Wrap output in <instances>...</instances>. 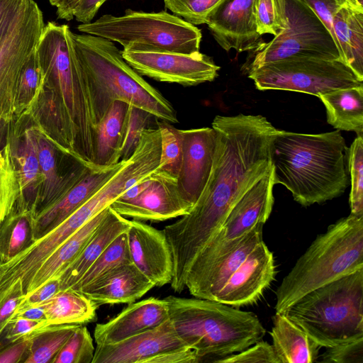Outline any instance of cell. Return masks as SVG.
<instances>
[{
    "label": "cell",
    "mask_w": 363,
    "mask_h": 363,
    "mask_svg": "<svg viewBox=\"0 0 363 363\" xmlns=\"http://www.w3.org/2000/svg\"><path fill=\"white\" fill-rule=\"evenodd\" d=\"M213 165L199 198L186 215L162 230L174 272L186 276L242 196L272 168L270 145L277 132L261 115L216 116Z\"/></svg>",
    "instance_id": "1"
},
{
    "label": "cell",
    "mask_w": 363,
    "mask_h": 363,
    "mask_svg": "<svg viewBox=\"0 0 363 363\" xmlns=\"http://www.w3.org/2000/svg\"><path fill=\"white\" fill-rule=\"evenodd\" d=\"M72 33L66 24L45 26L36 48L43 86L26 116L57 150L94 168L95 127Z\"/></svg>",
    "instance_id": "2"
},
{
    "label": "cell",
    "mask_w": 363,
    "mask_h": 363,
    "mask_svg": "<svg viewBox=\"0 0 363 363\" xmlns=\"http://www.w3.org/2000/svg\"><path fill=\"white\" fill-rule=\"evenodd\" d=\"M347 147L340 130L307 134L278 130L270 145L275 184L304 207L341 196L350 184Z\"/></svg>",
    "instance_id": "3"
},
{
    "label": "cell",
    "mask_w": 363,
    "mask_h": 363,
    "mask_svg": "<svg viewBox=\"0 0 363 363\" xmlns=\"http://www.w3.org/2000/svg\"><path fill=\"white\" fill-rule=\"evenodd\" d=\"M72 38L86 80L95 128L115 101L147 111L160 121L178 122L172 104L126 62L113 41L86 33H72Z\"/></svg>",
    "instance_id": "4"
},
{
    "label": "cell",
    "mask_w": 363,
    "mask_h": 363,
    "mask_svg": "<svg viewBox=\"0 0 363 363\" xmlns=\"http://www.w3.org/2000/svg\"><path fill=\"white\" fill-rule=\"evenodd\" d=\"M169 318L197 363L214 362L262 340L266 330L258 317L216 301L169 296Z\"/></svg>",
    "instance_id": "5"
},
{
    "label": "cell",
    "mask_w": 363,
    "mask_h": 363,
    "mask_svg": "<svg viewBox=\"0 0 363 363\" xmlns=\"http://www.w3.org/2000/svg\"><path fill=\"white\" fill-rule=\"evenodd\" d=\"M363 268V216L339 219L318 235L276 291V313L332 281Z\"/></svg>",
    "instance_id": "6"
},
{
    "label": "cell",
    "mask_w": 363,
    "mask_h": 363,
    "mask_svg": "<svg viewBox=\"0 0 363 363\" xmlns=\"http://www.w3.org/2000/svg\"><path fill=\"white\" fill-rule=\"evenodd\" d=\"M283 313L320 347L363 337V268L311 291Z\"/></svg>",
    "instance_id": "7"
},
{
    "label": "cell",
    "mask_w": 363,
    "mask_h": 363,
    "mask_svg": "<svg viewBox=\"0 0 363 363\" xmlns=\"http://www.w3.org/2000/svg\"><path fill=\"white\" fill-rule=\"evenodd\" d=\"M77 28L82 33L116 42L125 51L192 54L199 52L202 38L196 26L164 11L126 9L123 16L105 14Z\"/></svg>",
    "instance_id": "8"
},
{
    "label": "cell",
    "mask_w": 363,
    "mask_h": 363,
    "mask_svg": "<svg viewBox=\"0 0 363 363\" xmlns=\"http://www.w3.org/2000/svg\"><path fill=\"white\" fill-rule=\"evenodd\" d=\"M280 30L252 52L244 73L293 57L340 60L331 35L302 0H274Z\"/></svg>",
    "instance_id": "9"
},
{
    "label": "cell",
    "mask_w": 363,
    "mask_h": 363,
    "mask_svg": "<svg viewBox=\"0 0 363 363\" xmlns=\"http://www.w3.org/2000/svg\"><path fill=\"white\" fill-rule=\"evenodd\" d=\"M272 169L237 201L223 223L191 264L186 279L191 294L210 271L259 223H265L274 206Z\"/></svg>",
    "instance_id": "10"
},
{
    "label": "cell",
    "mask_w": 363,
    "mask_h": 363,
    "mask_svg": "<svg viewBox=\"0 0 363 363\" xmlns=\"http://www.w3.org/2000/svg\"><path fill=\"white\" fill-rule=\"evenodd\" d=\"M247 75L261 91H291L318 97L331 90L363 85L340 60L318 57H289L262 65Z\"/></svg>",
    "instance_id": "11"
},
{
    "label": "cell",
    "mask_w": 363,
    "mask_h": 363,
    "mask_svg": "<svg viewBox=\"0 0 363 363\" xmlns=\"http://www.w3.org/2000/svg\"><path fill=\"white\" fill-rule=\"evenodd\" d=\"M92 363H197V357L169 318L117 343L96 345Z\"/></svg>",
    "instance_id": "12"
},
{
    "label": "cell",
    "mask_w": 363,
    "mask_h": 363,
    "mask_svg": "<svg viewBox=\"0 0 363 363\" xmlns=\"http://www.w3.org/2000/svg\"><path fill=\"white\" fill-rule=\"evenodd\" d=\"M45 26L43 13L35 2L19 26L0 45V118L4 123L16 118L18 80Z\"/></svg>",
    "instance_id": "13"
},
{
    "label": "cell",
    "mask_w": 363,
    "mask_h": 363,
    "mask_svg": "<svg viewBox=\"0 0 363 363\" xmlns=\"http://www.w3.org/2000/svg\"><path fill=\"white\" fill-rule=\"evenodd\" d=\"M126 62L140 75L184 86L213 81L220 67L200 51L192 54L172 52L122 50Z\"/></svg>",
    "instance_id": "14"
},
{
    "label": "cell",
    "mask_w": 363,
    "mask_h": 363,
    "mask_svg": "<svg viewBox=\"0 0 363 363\" xmlns=\"http://www.w3.org/2000/svg\"><path fill=\"white\" fill-rule=\"evenodd\" d=\"M109 206L123 217L153 222L182 216L191 208L179 194L177 178L157 170L140 194L128 200L116 199Z\"/></svg>",
    "instance_id": "15"
},
{
    "label": "cell",
    "mask_w": 363,
    "mask_h": 363,
    "mask_svg": "<svg viewBox=\"0 0 363 363\" xmlns=\"http://www.w3.org/2000/svg\"><path fill=\"white\" fill-rule=\"evenodd\" d=\"M274 256L262 240L246 257L213 298L233 307L256 303L275 279Z\"/></svg>",
    "instance_id": "16"
},
{
    "label": "cell",
    "mask_w": 363,
    "mask_h": 363,
    "mask_svg": "<svg viewBox=\"0 0 363 363\" xmlns=\"http://www.w3.org/2000/svg\"><path fill=\"white\" fill-rule=\"evenodd\" d=\"M182 158L177 177L182 198L192 206L208 179L214 157L216 134L211 127L182 130Z\"/></svg>",
    "instance_id": "17"
},
{
    "label": "cell",
    "mask_w": 363,
    "mask_h": 363,
    "mask_svg": "<svg viewBox=\"0 0 363 363\" xmlns=\"http://www.w3.org/2000/svg\"><path fill=\"white\" fill-rule=\"evenodd\" d=\"M131 262L154 284H170L173 260L163 230L137 220H129L126 230Z\"/></svg>",
    "instance_id": "18"
},
{
    "label": "cell",
    "mask_w": 363,
    "mask_h": 363,
    "mask_svg": "<svg viewBox=\"0 0 363 363\" xmlns=\"http://www.w3.org/2000/svg\"><path fill=\"white\" fill-rule=\"evenodd\" d=\"M255 0H226L206 24L217 43L225 51H253L264 42L257 30Z\"/></svg>",
    "instance_id": "19"
},
{
    "label": "cell",
    "mask_w": 363,
    "mask_h": 363,
    "mask_svg": "<svg viewBox=\"0 0 363 363\" xmlns=\"http://www.w3.org/2000/svg\"><path fill=\"white\" fill-rule=\"evenodd\" d=\"M169 319L164 298L149 297L129 303L116 317L95 327L96 345H111L157 327Z\"/></svg>",
    "instance_id": "20"
},
{
    "label": "cell",
    "mask_w": 363,
    "mask_h": 363,
    "mask_svg": "<svg viewBox=\"0 0 363 363\" xmlns=\"http://www.w3.org/2000/svg\"><path fill=\"white\" fill-rule=\"evenodd\" d=\"M121 160L107 167L91 168L62 197L38 212L34 216V240L52 230L96 193L126 163Z\"/></svg>",
    "instance_id": "21"
},
{
    "label": "cell",
    "mask_w": 363,
    "mask_h": 363,
    "mask_svg": "<svg viewBox=\"0 0 363 363\" xmlns=\"http://www.w3.org/2000/svg\"><path fill=\"white\" fill-rule=\"evenodd\" d=\"M155 287L133 262L122 264L85 289L82 293L103 304L131 303Z\"/></svg>",
    "instance_id": "22"
},
{
    "label": "cell",
    "mask_w": 363,
    "mask_h": 363,
    "mask_svg": "<svg viewBox=\"0 0 363 363\" xmlns=\"http://www.w3.org/2000/svg\"><path fill=\"white\" fill-rule=\"evenodd\" d=\"M333 29L340 60L363 81V4L346 0L333 15Z\"/></svg>",
    "instance_id": "23"
},
{
    "label": "cell",
    "mask_w": 363,
    "mask_h": 363,
    "mask_svg": "<svg viewBox=\"0 0 363 363\" xmlns=\"http://www.w3.org/2000/svg\"><path fill=\"white\" fill-rule=\"evenodd\" d=\"M129 220L108 206L104 218L79 255L60 272V289L72 287L106 248L128 230Z\"/></svg>",
    "instance_id": "24"
},
{
    "label": "cell",
    "mask_w": 363,
    "mask_h": 363,
    "mask_svg": "<svg viewBox=\"0 0 363 363\" xmlns=\"http://www.w3.org/2000/svg\"><path fill=\"white\" fill-rule=\"evenodd\" d=\"M58 152L53 144L38 130V155L42 184L35 214L62 197L91 169L85 167L61 171Z\"/></svg>",
    "instance_id": "25"
},
{
    "label": "cell",
    "mask_w": 363,
    "mask_h": 363,
    "mask_svg": "<svg viewBox=\"0 0 363 363\" xmlns=\"http://www.w3.org/2000/svg\"><path fill=\"white\" fill-rule=\"evenodd\" d=\"M270 335L279 363L317 362L320 347L284 313H275Z\"/></svg>",
    "instance_id": "26"
},
{
    "label": "cell",
    "mask_w": 363,
    "mask_h": 363,
    "mask_svg": "<svg viewBox=\"0 0 363 363\" xmlns=\"http://www.w3.org/2000/svg\"><path fill=\"white\" fill-rule=\"evenodd\" d=\"M108 207L92 217L43 262L27 286L24 291V298L48 281L58 279L62 269L79 255L103 220Z\"/></svg>",
    "instance_id": "27"
},
{
    "label": "cell",
    "mask_w": 363,
    "mask_h": 363,
    "mask_svg": "<svg viewBox=\"0 0 363 363\" xmlns=\"http://www.w3.org/2000/svg\"><path fill=\"white\" fill-rule=\"evenodd\" d=\"M38 137V130L33 125L28 127L23 133L18 150L16 152H13L21 190V198L17 209L30 211L34 216L42 184Z\"/></svg>",
    "instance_id": "28"
},
{
    "label": "cell",
    "mask_w": 363,
    "mask_h": 363,
    "mask_svg": "<svg viewBox=\"0 0 363 363\" xmlns=\"http://www.w3.org/2000/svg\"><path fill=\"white\" fill-rule=\"evenodd\" d=\"M129 104L115 101L95 128L94 164L107 167L121 161L126 115Z\"/></svg>",
    "instance_id": "29"
},
{
    "label": "cell",
    "mask_w": 363,
    "mask_h": 363,
    "mask_svg": "<svg viewBox=\"0 0 363 363\" xmlns=\"http://www.w3.org/2000/svg\"><path fill=\"white\" fill-rule=\"evenodd\" d=\"M263 226L264 223H259L247 232L234 250L210 271L191 294L196 298L213 300L248 254L263 240Z\"/></svg>",
    "instance_id": "30"
},
{
    "label": "cell",
    "mask_w": 363,
    "mask_h": 363,
    "mask_svg": "<svg viewBox=\"0 0 363 363\" xmlns=\"http://www.w3.org/2000/svg\"><path fill=\"white\" fill-rule=\"evenodd\" d=\"M318 98L325 107L330 125L363 135V85L331 90Z\"/></svg>",
    "instance_id": "31"
},
{
    "label": "cell",
    "mask_w": 363,
    "mask_h": 363,
    "mask_svg": "<svg viewBox=\"0 0 363 363\" xmlns=\"http://www.w3.org/2000/svg\"><path fill=\"white\" fill-rule=\"evenodd\" d=\"M35 306L43 308L50 325H84L94 322L99 306L82 293L71 289H60L51 298Z\"/></svg>",
    "instance_id": "32"
},
{
    "label": "cell",
    "mask_w": 363,
    "mask_h": 363,
    "mask_svg": "<svg viewBox=\"0 0 363 363\" xmlns=\"http://www.w3.org/2000/svg\"><path fill=\"white\" fill-rule=\"evenodd\" d=\"M34 214L16 209L0 228V258L4 263L34 240Z\"/></svg>",
    "instance_id": "33"
},
{
    "label": "cell",
    "mask_w": 363,
    "mask_h": 363,
    "mask_svg": "<svg viewBox=\"0 0 363 363\" xmlns=\"http://www.w3.org/2000/svg\"><path fill=\"white\" fill-rule=\"evenodd\" d=\"M130 262H132L125 231L119 235L106 248L81 279L70 289L82 292L116 267Z\"/></svg>",
    "instance_id": "34"
},
{
    "label": "cell",
    "mask_w": 363,
    "mask_h": 363,
    "mask_svg": "<svg viewBox=\"0 0 363 363\" xmlns=\"http://www.w3.org/2000/svg\"><path fill=\"white\" fill-rule=\"evenodd\" d=\"M79 325H48L31 337L24 363L52 362Z\"/></svg>",
    "instance_id": "35"
},
{
    "label": "cell",
    "mask_w": 363,
    "mask_h": 363,
    "mask_svg": "<svg viewBox=\"0 0 363 363\" xmlns=\"http://www.w3.org/2000/svg\"><path fill=\"white\" fill-rule=\"evenodd\" d=\"M21 190L10 143L0 149V228L20 203Z\"/></svg>",
    "instance_id": "36"
},
{
    "label": "cell",
    "mask_w": 363,
    "mask_h": 363,
    "mask_svg": "<svg viewBox=\"0 0 363 363\" xmlns=\"http://www.w3.org/2000/svg\"><path fill=\"white\" fill-rule=\"evenodd\" d=\"M43 86V74L35 51L20 76L16 96V117L26 116L35 104Z\"/></svg>",
    "instance_id": "37"
},
{
    "label": "cell",
    "mask_w": 363,
    "mask_h": 363,
    "mask_svg": "<svg viewBox=\"0 0 363 363\" xmlns=\"http://www.w3.org/2000/svg\"><path fill=\"white\" fill-rule=\"evenodd\" d=\"M161 135V155L157 171L177 178L182 158V130L164 121L157 122Z\"/></svg>",
    "instance_id": "38"
},
{
    "label": "cell",
    "mask_w": 363,
    "mask_h": 363,
    "mask_svg": "<svg viewBox=\"0 0 363 363\" xmlns=\"http://www.w3.org/2000/svg\"><path fill=\"white\" fill-rule=\"evenodd\" d=\"M158 120L150 112L129 104L121 150V160L125 161L131 157L138 145L143 132L145 129L157 127Z\"/></svg>",
    "instance_id": "39"
},
{
    "label": "cell",
    "mask_w": 363,
    "mask_h": 363,
    "mask_svg": "<svg viewBox=\"0 0 363 363\" xmlns=\"http://www.w3.org/2000/svg\"><path fill=\"white\" fill-rule=\"evenodd\" d=\"M351 189L349 203L350 214L363 216V135H357L347 148Z\"/></svg>",
    "instance_id": "40"
},
{
    "label": "cell",
    "mask_w": 363,
    "mask_h": 363,
    "mask_svg": "<svg viewBox=\"0 0 363 363\" xmlns=\"http://www.w3.org/2000/svg\"><path fill=\"white\" fill-rule=\"evenodd\" d=\"M95 347L87 328L79 325L52 363H92Z\"/></svg>",
    "instance_id": "41"
},
{
    "label": "cell",
    "mask_w": 363,
    "mask_h": 363,
    "mask_svg": "<svg viewBox=\"0 0 363 363\" xmlns=\"http://www.w3.org/2000/svg\"><path fill=\"white\" fill-rule=\"evenodd\" d=\"M226 0H164L175 16L196 26L206 24L208 17Z\"/></svg>",
    "instance_id": "42"
},
{
    "label": "cell",
    "mask_w": 363,
    "mask_h": 363,
    "mask_svg": "<svg viewBox=\"0 0 363 363\" xmlns=\"http://www.w3.org/2000/svg\"><path fill=\"white\" fill-rule=\"evenodd\" d=\"M34 0H0V45L26 17Z\"/></svg>",
    "instance_id": "43"
},
{
    "label": "cell",
    "mask_w": 363,
    "mask_h": 363,
    "mask_svg": "<svg viewBox=\"0 0 363 363\" xmlns=\"http://www.w3.org/2000/svg\"><path fill=\"white\" fill-rule=\"evenodd\" d=\"M217 363H279L272 345L259 340L246 349L230 354Z\"/></svg>",
    "instance_id": "44"
},
{
    "label": "cell",
    "mask_w": 363,
    "mask_h": 363,
    "mask_svg": "<svg viewBox=\"0 0 363 363\" xmlns=\"http://www.w3.org/2000/svg\"><path fill=\"white\" fill-rule=\"evenodd\" d=\"M318 361L325 363H363V337L327 347Z\"/></svg>",
    "instance_id": "45"
},
{
    "label": "cell",
    "mask_w": 363,
    "mask_h": 363,
    "mask_svg": "<svg viewBox=\"0 0 363 363\" xmlns=\"http://www.w3.org/2000/svg\"><path fill=\"white\" fill-rule=\"evenodd\" d=\"M254 13L257 30L260 35H277L281 27L274 0H255Z\"/></svg>",
    "instance_id": "46"
},
{
    "label": "cell",
    "mask_w": 363,
    "mask_h": 363,
    "mask_svg": "<svg viewBox=\"0 0 363 363\" xmlns=\"http://www.w3.org/2000/svg\"><path fill=\"white\" fill-rule=\"evenodd\" d=\"M50 325L45 320H35L21 317H15L9 320L4 333L8 343L18 340L30 339L41 329Z\"/></svg>",
    "instance_id": "47"
},
{
    "label": "cell",
    "mask_w": 363,
    "mask_h": 363,
    "mask_svg": "<svg viewBox=\"0 0 363 363\" xmlns=\"http://www.w3.org/2000/svg\"><path fill=\"white\" fill-rule=\"evenodd\" d=\"M315 13L325 26L333 40V18L337 9L346 0H302Z\"/></svg>",
    "instance_id": "48"
},
{
    "label": "cell",
    "mask_w": 363,
    "mask_h": 363,
    "mask_svg": "<svg viewBox=\"0 0 363 363\" xmlns=\"http://www.w3.org/2000/svg\"><path fill=\"white\" fill-rule=\"evenodd\" d=\"M60 290V283L59 279H52L26 296L16 307L14 312L38 305L51 298Z\"/></svg>",
    "instance_id": "49"
},
{
    "label": "cell",
    "mask_w": 363,
    "mask_h": 363,
    "mask_svg": "<svg viewBox=\"0 0 363 363\" xmlns=\"http://www.w3.org/2000/svg\"><path fill=\"white\" fill-rule=\"evenodd\" d=\"M107 0H79L73 10L74 18L81 23L92 21L99 9Z\"/></svg>",
    "instance_id": "50"
},
{
    "label": "cell",
    "mask_w": 363,
    "mask_h": 363,
    "mask_svg": "<svg viewBox=\"0 0 363 363\" xmlns=\"http://www.w3.org/2000/svg\"><path fill=\"white\" fill-rule=\"evenodd\" d=\"M30 342V339H25L12 343V345L0 352V363L24 362L28 352Z\"/></svg>",
    "instance_id": "51"
},
{
    "label": "cell",
    "mask_w": 363,
    "mask_h": 363,
    "mask_svg": "<svg viewBox=\"0 0 363 363\" xmlns=\"http://www.w3.org/2000/svg\"><path fill=\"white\" fill-rule=\"evenodd\" d=\"M23 299L22 296H13L0 306V336L3 334L10 317Z\"/></svg>",
    "instance_id": "52"
},
{
    "label": "cell",
    "mask_w": 363,
    "mask_h": 363,
    "mask_svg": "<svg viewBox=\"0 0 363 363\" xmlns=\"http://www.w3.org/2000/svg\"><path fill=\"white\" fill-rule=\"evenodd\" d=\"M15 317H21L35 320L47 321L45 314L43 308L36 306H30L21 311L13 313L9 320Z\"/></svg>",
    "instance_id": "53"
},
{
    "label": "cell",
    "mask_w": 363,
    "mask_h": 363,
    "mask_svg": "<svg viewBox=\"0 0 363 363\" xmlns=\"http://www.w3.org/2000/svg\"><path fill=\"white\" fill-rule=\"evenodd\" d=\"M79 0H63L57 6V16L59 19L70 21L74 18L73 10Z\"/></svg>",
    "instance_id": "54"
},
{
    "label": "cell",
    "mask_w": 363,
    "mask_h": 363,
    "mask_svg": "<svg viewBox=\"0 0 363 363\" xmlns=\"http://www.w3.org/2000/svg\"><path fill=\"white\" fill-rule=\"evenodd\" d=\"M62 1L63 0H49L50 4L56 7L58 6Z\"/></svg>",
    "instance_id": "55"
},
{
    "label": "cell",
    "mask_w": 363,
    "mask_h": 363,
    "mask_svg": "<svg viewBox=\"0 0 363 363\" xmlns=\"http://www.w3.org/2000/svg\"><path fill=\"white\" fill-rule=\"evenodd\" d=\"M356 1H359V3L363 4V0H356Z\"/></svg>",
    "instance_id": "56"
},
{
    "label": "cell",
    "mask_w": 363,
    "mask_h": 363,
    "mask_svg": "<svg viewBox=\"0 0 363 363\" xmlns=\"http://www.w3.org/2000/svg\"><path fill=\"white\" fill-rule=\"evenodd\" d=\"M1 264H2V261H1V258H0V265H1Z\"/></svg>",
    "instance_id": "57"
},
{
    "label": "cell",
    "mask_w": 363,
    "mask_h": 363,
    "mask_svg": "<svg viewBox=\"0 0 363 363\" xmlns=\"http://www.w3.org/2000/svg\"><path fill=\"white\" fill-rule=\"evenodd\" d=\"M1 121V118H0V121Z\"/></svg>",
    "instance_id": "58"
}]
</instances>
